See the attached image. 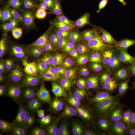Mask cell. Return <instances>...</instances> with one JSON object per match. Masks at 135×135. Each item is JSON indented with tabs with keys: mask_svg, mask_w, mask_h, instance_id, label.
Here are the masks:
<instances>
[{
	"mask_svg": "<svg viewBox=\"0 0 135 135\" xmlns=\"http://www.w3.org/2000/svg\"><path fill=\"white\" fill-rule=\"evenodd\" d=\"M97 73L94 66H90L65 87L61 92L66 95H78L86 98L96 84Z\"/></svg>",
	"mask_w": 135,
	"mask_h": 135,
	"instance_id": "cell-1",
	"label": "cell"
},
{
	"mask_svg": "<svg viewBox=\"0 0 135 135\" xmlns=\"http://www.w3.org/2000/svg\"><path fill=\"white\" fill-rule=\"evenodd\" d=\"M69 33L63 25L53 23L49 25L46 35V43L50 52L59 55L69 47Z\"/></svg>",
	"mask_w": 135,
	"mask_h": 135,
	"instance_id": "cell-2",
	"label": "cell"
},
{
	"mask_svg": "<svg viewBox=\"0 0 135 135\" xmlns=\"http://www.w3.org/2000/svg\"><path fill=\"white\" fill-rule=\"evenodd\" d=\"M25 107L37 116L47 115L50 110L48 100L43 95L36 92H29L24 98Z\"/></svg>",
	"mask_w": 135,
	"mask_h": 135,
	"instance_id": "cell-3",
	"label": "cell"
},
{
	"mask_svg": "<svg viewBox=\"0 0 135 135\" xmlns=\"http://www.w3.org/2000/svg\"><path fill=\"white\" fill-rule=\"evenodd\" d=\"M129 115L125 109L121 108H114L108 115L104 132L111 134L123 128Z\"/></svg>",
	"mask_w": 135,
	"mask_h": 135,
	"instance_id": "cell-4",
	"label": "cell"
},
{
	"mask_svg": "<svg viewBox=\"0 0 135 135\" xmlns=\"http://www.w3.org/2000/svg\"><path fill=\"white\" fill-rule=\"evenodd\" d=\"M24 33L20 20L12 15L5 23V33L3 40L6 43L21 41L24 39Z\"/></svg>",
	"mask_w": 135,
	"mask_h": 135,
	"instance_id": "cell-5",
	"label": "cell"
},
{
	"mask_svg": "<svg viewBox=\"0 0 135 135\" xmlns=\"http://www.w3.org/2000/svg\"><path fill=\"white\" fill-rule=\"evenodd\" d=\"M46 65V59L42 56L31 55L24 61L25 71L32 78L40 76L43 73Z\"/></svg>",
	"mask_w": 135,
	"mask_h": 135,
	"instance_id": "cell-6",
	"label": "cell"
},
{
	"mask_svg": "<svg viewBox=\"0 0 135 135\" xmlns=\"http://www.w3.org/2000/svg\"><path fill=\"white\" fill-rule=\"evenodd\" d=\"M107 50L116 58L123 61L135 62V51L119 42H112L106 46Z\"/></svg>",
	"mask_w": 135,
	"mask_h": 135,
	"instance_id": "cell-7",
	"label": "cell"
},
{
	"mask_svg": "<svg viewBox=\"0 0 135 135\" xmlns=\"http://www.w3.org/2000/svg\"><path fill=\"white\" fill-rule=\"evenodd\" d=\"M17 9L30 17L38 18L45 9L40 0H18L16 3Z\"/></svg>",
	"mask_w": 135,
	"mask_h": 135,
	"instance_id": "cell-8",
	"label": "cell"
},
{
	"mask_svg": "<svg viewBox=\"0 0 135 135\" xmlns=\"http://www.w3.org/2000/svg\"><path fill=\"white\" fill-rule=\"evenodd\" d=\"M104 26L115 31L122 30L124 28V21L121 10L115 3L110 4V9Z\"/></svg>",
	"mask_w": 135,
	"mask_h": 135,
	"instance_id": "cell-9",
	"label": "cell"
},
{
	"mask_svg": "<svg viewBox=\"0 0 135 135\" xmlns=\"http://www.w3.org/2000/svg\"><path fill=\"white\" fill-rule=\"evenodd\" d=\"M94 29L91 21L85 19L79 16L73 24L71 33L78 38H86L90 36Z\"/></svg>",
	"mask_w": 135,
	"mask_h": 135,
	"instance_id": "cell-10",
	"label": "cell"
},
{
	"mask_svg": "<svg viewBox=\"0 0 135 135\" xmlns=\"http://www.w3.org/2000/svg\"><path fill=\"white\" fill-rule=\"evenodd\" d=\"M20 22L24 33L29 37L42 43H45L46 35L33 20L26 18H21L20 19Z\"/></svg>",
	"mask_w": 135,
	"mask_h": 135,
	"instance_id": "cell-11",
	"label": "cell"
},
{
	"mask_svg": "<svg viewBox=\"0 0 135 135\" xmlns=\"http://www.w3.org/2000/svg\"><path fill=\"white\" fill-rule=\"evenodd\" d=\"M12 97L10 79L4 78L0 84V114L5 113L9 106Z\"/></svg>",
	"mask_w": 135,
	"mask_h": 135,
	"instance_id": "cell-12",
	"label": "cell"
},
{
	"mask_svg": "<svg viewBox=\"0 0 135 135\" xmlns=\"http://www.w3.org/2000/svg\"><path fill=\"white\" fill-rule=\"evenodd\" d=\"M49 14L55 18L67 17L72 14V11L61 0H47Z\"/></svg>",
	"mask_w": 135,
	"mask_h": 135,
	"instance_id": "cell-13",
	"label": "cell"
},
{
	"mask_svg": "<svg viewBox=\"0 0 135 135\" xmlns=\"http://www.w3.org/2000/svg\"><path fill=\"white\" fill-rule=\"evenodd\" d=\"M116 88L117 91L122 95H129L135 88V79L130 76L121 75Z\"/></svg>",
	"mask_w": 135,
	"mask_h": 135,
	"instance_id": "cell-14",
	"label": "cell"
},
{
	"mask_svg": "<svg viewBox=\"0 0 135 135\" xmlns=\"http://www.w3.org/2000/svg\"><path fill=\"white\" fill-rule=\"evenodd\" d=\"M112 67L120 75L135 76V62L115 60L112 62Z\"/></svg>",
	"mask_w": 135,
	"mask_h": 135,
	"instance_id": "cell-15",
	"label": "cell"
},
{
	"mask_svg": "<svg viewBox=\"0 0 135 135\" xmlns=\"http://www.w3.org/2000/svg\"><path fill=\"white\" fill-rule=\"evenodd\" d=\"M114 39L116 42L124 44L135 51V37L128 31L121 30L114 34Z\"/></svg>",
	"mask_w": 135,
	"mask_h": 135,
	"instance_id": "cell-16",
	"label": "cell"
},
{
	"mask_svg": "<svg viewBox=\"0 0 135 135\" xmlns=\"http://www.w3.org/2000/svg\"><path fill=\"white\" fill-rule=\"evenodd\" d=\"M37 42L38 41L29 37L21 41L19 47L23 58L25 59L31 56L35 50Z\"/></svg>",
	"mask_w": 135,
	"mask_h": 135,
	"instance_id": "cell-17",
	"label": "cell"
},
{
	"mask_svg": "<svg viewBox=\"0 0 135 135\" xmlns=\"http://www.w3.org/2000/svg\"><path fill=\"white\" fill-rule=\"evenodd\" d=\"M86 2L91 5L95 14L107 16L109 11L110 4L106 0H88Z\"/></svg>",
	"mask_w": 135,
	"mask_h": 135,
	"instance_id": "cell-18",
	"label": "cell"
},
{
	"mask_svg": "<svg viewBox=\"0 0 135 135\" xmlns=\"http://www.w3.org/2000/svg\"><path fill=\"white\" fill-rule=\"evenodd\" d=\"M106 93L101 85L95 84L89 93L88 97L90 101L100 102L106 99Z\"/></svg>",
	"mask_w": 135,
	"mask_h": 135,
	"instance_id": "cell-19",
	"label": "cell"
},
{
	"mask_svg": "<svg viewBox=\"0 0 135 135\" xmlns=\"http://www.w3.org/2000/svg\"><path fill=\"white\" fill-rule=\"evenodd\" d=\"M100 79L103 85L108 89L111 90L115 88L113 82L110 66L107 65L104 68L101 73Z\"/></svg>",
	"mask_w": 135,
	"mask_h": 135,
	"instance_id": "cell-20",
	"label": "cell"
},
{
	"mask_svg": "<svg viewBox=\"0 0 135 135\" xmlns=\"http://www.w3.org/2000/svg\"><path fill=\"white\" fill-rule=\"evenodd\" d=\"M3 55L7 60L10 62H18L23 59L19 46L6 49L3 52Z\"/></svg>",
	"mask_w": 135,
	"mask_h": 135,
	"instance_id": "cell-21",
	"label": "cell"
},
{
	"mask_svg": "<svg viewBox=\"0 0 135 135\" xmlns=\"http://www.w3.org/2000/svg\"><path fill=\"white\" fill-rule=\"evenodd\" d=\"M96 129L87 122L78 126L75 130V135H95Z\"/></svg>",
	"mask_w": 135,
	"mask_h": 135,
	"instance_id": "cell-22",
	"label": "cell"
},
{
	"mask_svg": "<svg viewBox=\"0 0 135 135\" xmlns=\"http://www.w3.org/2000/svg\"><path fill=\"white\" fill-rule=\"evenodd\" d=\"M61 104L63 108L71 114H75L81 111L82 108L75 104L73 102L69 101L64 97L61 100Z\"/></svg>",
	"mask_w": 135,
	"mask_h": 135,
	"instance_id": "cell-23",
	"label": "cell"
},
{
	"mask_svg": "<svg viewBox=\"0 0 135 135\" xmlns=\"http://www.w3.org/2000/svg\"><path fill=\"white\" fill-rule=\"evenodd\" d=\"M50 135H75V133L70 126L66 124L57 127Z\"/></svg>",
	"mask_w": 135,
	"mask_h": 135,
	"instance_id": "cell-24",
	"label": "cell"
},
{
	"mask_svg": "<svg viewBox=\"0 0 135 135\" xmlns=\"http://www.w3.org/2000/svg\"><path fill=\"white\" fill-rule=\"evenodd\" d=\"M65 99L69 101L72 102L75 104L83 108L87 104L85 98L78 95H66L64 97Z\"/></svg>",
	"mask_w": 135,
	"mask_h": 135,
	"instance_id": "cell-25",
	"label": "cell"
},
{
	"mask_svg": "<svg viewBox=\"0 0 135 135\" xmlns=\"http://www.w3.org/2000/svg\"><path fill=\"white\" fill-rule=\"evenodd\" d=\"M82 120L83 122H87L90 124L96 130H101L98 121L94 112H92L86 115L82 119Z\"/></svg>",
	"mask_w": 135,
	"mask_h": 135,
	"instance_id": "cell-26",
	"label": "cell"
},
{
	"mask_svg": "<svg viewBox=\"0 0 135 135\" xmlns=\"http://www.w3.org/2000/svg\"><path fill=\"white\" fill-rule=\"evenodd\" d=\"M98 121L101 130L104 131L108 115L105 112L100 110L93 111Z\"/></svg>",
	"mask_w": 135,
	"mask_h": 135,
	"instance_id": "cell-27",
	"label": "cell"
},
{
	"mask_svg": "<svg viewBox=\"0 0 135 135\" xmlns=\"http://www.w3.org/2000/svg\"><path fill=\"white\" fill-rule=\"evenodd\" d=\"M44 123L45 129L49 134H51L57 127L56 125L54 118L52 117L47 118Z\"/></svg>",
	"mask_w": 135,
	"mask_h": 135,
	"instance_id": "cell-28",
	"label": "cell"
},
{
	"mask_svg": "<svg viewBox=\"0 0 135 135\" xmlns=\"http://www.w3.org/2000/svg\"><path fill=\"white\" fill-rule=\"evenodd\" d=\"M24 133L20 126L18 119L13 120L11 124V135H24Z\"/></svg>",
	"mask_w": 135,
	"mask_h": 135,
	"instance_id": "cell-29",
	"label": "cell"
},
{
	"mask_svg": "<svg viewBox=\"0 0 135 135\" xmlns=\"http://www.w3.org/2000/svg\"><path fill=\"white\" fill-rule=\"evenodd\" d=\"M126 131L130 135H135V116L133 117L126 126Z\"/></svg>",
	"mask_w": 135,
	"mask_h": 135,
	"instance_id": "cell-30",
	"label": "cell"
},
{
	"mask_svg": "<svg viewBox=\"0 0 135 135\" xmlns=\"http://www.w3.org/2000/svg\"><path fill=\"white\" fill-rule=\"evenodd\" d=\"M94 12L91 5L87 3L85 5L79 12V16L80 15H94Z\"/></svg>",
	"mask_w": 135,
	"mask_h": 135,
	"instance_id": "cell-31",
	"label": "cell"
},
{
	"mask_svg": "<svg viewBox=\"0 0 135 135\" xmlns=\"http://www.w3.org/2000/svg\"><path fill=\"white\" fill-rule=\"evenodd\" d=\"M110 71H111V75H112L114 85L115 87H116L117 81L121 75L119 74V73L116 71V70H115L113 68V67H110Z\"/></svg>",
	"mask_w": 135,
	"mask_h": 135,
	"instance_id": "cell-32",
	"label": "cell"
},
{
	"mask_svg": "<svg viewBox=\"0 0 135 135\" xmlns=\"http://www.w3.org/2000/svg\"><path fill=\"white\" fill-rule=\"evenodd\" d=\"M11 134V130L6 126H1L0 129V135H10Z\"/></svg>",
	"mask_w": 135,
	"mask_h": 135,
	"instance_id": "cell-33",
	"label": "cell"
},
{
	"mask_svg": "<svg viewBox=\"0 0 135 135\" xmlns=\"http://www.w3.org/2000/svg\"><path fill=\"white\" fill-rule=\"evenodd\" d=\"M128 101L131 104L135 105V88L132 91V92L129 95V96L128 98Z\"/></svg>",
	"mask_w": 135,
	"mask_h": 135,
	"instance_id": "cell-34",
	"label": "cell"
},
{
	"mask_svg": "<svg viewBox=\"0 0 135 135\" xmlns=\"http://www.w3.org/2000/svg\"><path fill=\"white\" fill-rule=\"evenodd\" d=\"M18 122H19L20 126L21 127L24 133L27 132L28 131V126L27 125V124L24 121L19 120V119H18Z\"/></svg>",
	"mask_w": 135,
	"mask_h": 135,
	"instance_id": "cell-35",
	"label": "cell"
},
{
	"mask_svg": "<svg viewBox=\"0 0 135 135\" xmlns=\"http://www.w3.org/2000/svg\"><path fill=\"white\" fill-rule=\"evenodd\" d=\"M5 33V23L1 20L0 21V37L1 38L3 39Z\"/></svg>",
	"mask_w": 135,
	"mask_h": 135,
	"instance_id": "cell-36",
	"label": "cell"
},
{
	"mask_svg": "<svg viewBox=\"0 0 135 135\" xmlns=\"http://www.w3.org/2000/svg\"><path fill=\"white\" fill-rule=\"evenodd\" d=\"M79 16L85 19L89 20L90 21H92L93 20L95 19V17L94 15H80Z\"/></svg>",
	"mask_w": 135,
	"mask_h": 135,
	"instance_id": "cell-37",
	"label": "cell"
},
{
	"mask_svg": "<svg viewBox=\"0 0 135 135\" xmlns=\"http://www.w3.org/2000/svg\"><path fill=\"white\" fill-rule=\"evenodd\" d=\"M81 2H87L88 0H80Z\"/></svg>",
	"mask_w": 135,
	"mask_h": 135,
	"instance_id": "cell-38",
	"label": "cell"
},
{
	"mask_svg": "<svg viewBox=\"0 0 135 135\" xmlns=\"http://www.w3.org/2000/svg\"><path fill=\"white\" fill-rule=\"evenodd\" d=\"M123 135V134H114V135Z\"/></svg>",
	"mask_w": 135,
	"mask_h": 135,
	"instance_id": "cell-39",
	"label": "cell"
},
{
	"mask_svg": "<svg viewBox=\"0 0 135 135\" xmlns=\"http://www.w3.org/2000/svg\"></svg>",
	"mask_w": 135,
	"mask_h": 135,
	"instance_id": "cell-40",
	"label": "cell"
},
{
	"mask_svg": "<svg viewBox=\"0 0 135 135\" xmlns=\"http://www.w3.org/2000/svg\"></svg>",
	"mask_w": 135,
	"mask_h": 135,
	"instance_id": "cell-41",
	"label": "cell"
}]
</instances>
